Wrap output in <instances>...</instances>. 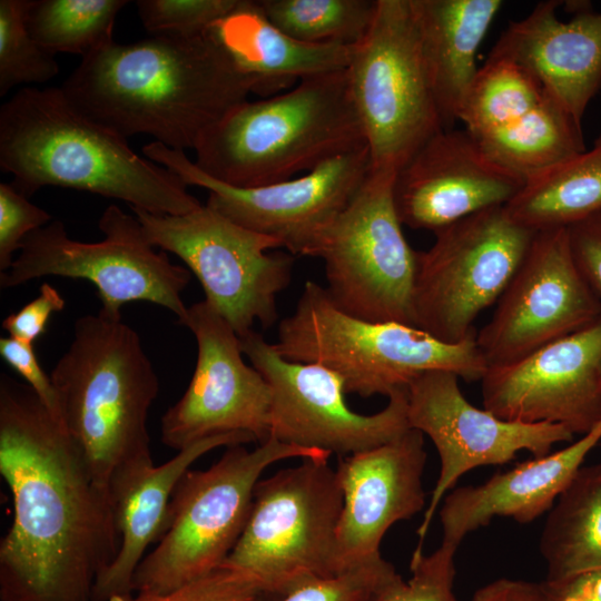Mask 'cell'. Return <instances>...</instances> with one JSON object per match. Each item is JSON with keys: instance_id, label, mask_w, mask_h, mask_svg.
Wrapping results in <instances>:
<instances>
[{"instance_id": "9a60e30c", "label": "cell", "mask_w": 601, "mask_h": 601, "mask_svg": "<svg viewBox=\"0 0 601 601\" xmlns=\"http://www.w3.org/2000/svg\"><path fill=\"white\" fill-rule=\"evenodd\" d=\"M245 354L270 387L269 437L339 456L353 455L402 435L407 421V388L386 406L365 415L345 401L341 376L318 365L285 359L254 329L239 337Z\"/></svg>"}, {"instance_id": "83f0119b", "label": "cell", "mask_w": 601, "mask_h": 601, "mask_svg": "<svg viewBox=\"0 0 601 601\" xmlns=\"http://www.w3.org/2000/svg\"><path fill=\"white\" fill-rule=\"evenodd\" d=\"M505 207L535 231L601 214V131L591 148L528 179Z\"/></svg>"}, {"instance_id": "d6a6232c", "label": "cell", "mask_w": 601, "mask_h": 601, "mask_svg": "<svg viewBox=\"0 0 601 601\" xmlns=\"http://www.w3.org/2000/svg\"><path fill=\"white\" fill-rule=\"evenodd\" d=\"M31 0L0 1V96L18 85L43 83L57 76L56 55L30 35L27 12Z\"/></svg>"}, {"instance_id": "d590c367", "label": "cell", "mask_w": 601, "mask_h": 601, "mask_svg": "<svg viewBox=\"0 0 601 601\" xmlns=\"http://www.w3.org/2000/svg\"><path fill=\"white\" fill-rule=\"evenodd\" d=\"M247 573L221 565L209 574L165 593L118 594L108 601H267Z\"/></svg>"}, {"instance_id": "b9f144b4", "label": "cell", "mask_w": 601, "mask_h": 601, "mask_svg": "<svg viewBox=\"0 0 601 601\" xmlns=\"http://www.w3.org/2000/svg\"><path fill=\"white\" fill-rule=\"evenodd\" d=\"M541 585L545 601H601V568Z\"/></svg>"}, {"instance_id": "4316f807", "label": "cell", "mask_w": 601, "mask_h": 601, "mask_svg": "<svg viewBox=\"0 0 601 601\" xmlns=\"http://www.w3.org/2000/svg\"><path fill=\"white\" fill-rule=\"evenodd\" d=\"M474 137L491 159L524 181L587 149L581 121L546 91L519 119Z\"/></svg>"}, {"instance_id": "5b68a950", "label": "cell", "mask_w": 601, "mask_h": 601, "mask_svg": "<svg viewBox=\"0 0 601 601\" xmlns=\"http://www.w3.org/2000/svg\"><path fill=\"white\" fill-rule=\"evenodd\" d=\"M364 145L344 69L236 105L203 135L194 162L227 185L258 187L303 175Z\"/></svg>"}, {"instance_id": "d4e9b609", "label": "cell", "mask_w": 601, "mask_h": 601, "mask_svg": "<svg viewBox=\"0 0 601 601\" xmlns=\"http://www.w3.org/2000/svg\"><path fill=\"white\" fill-rule=\"evenodd\" d=\"M423 59L444 128L459 120L479 70L476 53L501 0H411Z\"/></svg>"}, {"instance_id": "8d00e7d4", "label": "cell", "mask_w": 601, "mask_h": 601, "mask_svg": "<svg viewBox=\"0 0 601 601\" xmlns=\"http://www.w3.org/2000/svg\"><path fill=\"white\" fill-rule=\"evenodd\" d=\"M396 574L394 566L381 559L335 577L305 581L279 601H373Z\"/></svg>"}, {"instance_id": "7402d4cb", "label": "cell", "mask_w": 601, "mask_h": 601, "mask_svg": "<svg viewBox=\"0 0 601 601\" xmlns=\"http://www.w3.org/2000/svg\"><path fill=\"white\" fill-rule=\"evenodd\" d=\"M560 3L539 2L512 21L487 57L522 66L581 121L601 88V12L583 7L562 21L556 16Z\"/></svg>"}, {"instance_id": "7bdbcfd3", "label": "cell", "mask_w": 601, "mask_h": 601, "mask_svg": "<svg viewBox=\"0 0 601 601\" xmlns=\"http://www.w3.org/2000/svg\"><path fill=\"white\" fill-rule=\"evenodd\" d=\"M470 601H545L541 583L502 578L480 588Z\"/></svg>"}, {"instance_id": "d6986e66", "label": "cell", "mask_w": 601, "mask_h": 601, "mask_svg": "<svg viewBox=\"0 0 601 601\" xmlns=\"http://www.w3.org/2000/svg\"><path fill=\"white\" fill-rule=\"evenodd\" d=\"M483 406L496 416L584 434L601 418V315L509 364L489 367Z\"/></svg>"}, {"instance_id": "5bb4252c", "label": "cell", "mask_w": 601, "mask_h": 601, "mask_svg": "<svg viewBox=\"0 0 601 601\" xmlns=\"http://www.w3.org/2000/svg\"><path fill=\"white\" fill-rule=\"evenodd\" d=\"M144 156L208 191L206 206L253 231L278 239L292 255L311 256L324 231L346 208L371 170L366 145L335 156L297 177L258 187H235L200 170L185 151L151 141Z\"/></svg>"}, {"instance_id": "ba28073f", "label": "cell", "mask_w": 601, "mask_h": 601, "mask_svg": "<svg viewBox=\"0 0 601 601\" xmlns=\"http://www.w3.org/2000/svg\"><path fill=\"white\" fill-rule=\"evenodd\" d=\"M343 492L328 460H303L255 486L244 532L223 563L249 574L267 599H282L332 570Z\"/></svg>"}, {"instance_id": "52a82bcc", "label": "cell", "mask_w": 601, "mask_h": 601, "mask_svg": "<svg viewBox=\"0 0 601 601\" xmlns=\"http://www.w3.org/2000/svg\"><path fill=\"white\" fill-rule=\"evenodd\" d=\"M329 456L268 437L254 450L229 446L206 470L189 469L173 493L157 546L136 569L132 592H169L221 566L244 532L263 472L285 459Z\"/></svg>"}, {"instance_id": "1f68e13d", "label": "cell", "mask_w": 601, "mask_h": 601, "mask_svg": "<svg viewBox=\"0 0 601 601\" xmlns=\"http://www.w3.org/2000/svg\"><path fill=\"white\" fill-rule=\"evenodd\" d=\"M293 38L313 45L355 46L372 24L377 0H256Z\"/></svg>"}, {"instance_id": "60d3db41", "label": "cell", "mask_w": 601, "mask_h": 601, "mask_svg": "<svg viewBox=\"0 0 601 601\" xmlns=\"http://www.w3.org/2000/svg\"><path fill=\"white\" fill-rule=\"evenodd\" d=\"M575 263L601 300V214L568 227Z\"/></svg>"}, {"instance_id": "3957f363", "label": "cell", "mask_w": 601, "mask_h": 601, "mask_svg": "<svg viewBox=\"0 0 601 601\" xmlns=\"http://www.w3.org/2000/svg\"><path fill=\"white\" fill-rule=\"evenodd\" d=\"M0 168L27 197L56 186L158 215H185L201 206L177 175L80 112L61 88L27 86L1 106Z\"/></svg>"}, {"instance_id": "e575fe53", "label": "cell", "mask_w": 601, "mask_h": 601, "mask_svg": "<svg viewBox=\"0 0 601 601\" xmlns=\"http://www.w3.org/2000/svg\"><path fill=\"white\" fill-rule=\"evenodd\" d=\"M242 0H138L144 27L152 35L194 36L208 31Z\"/></svg>"}, {"instance_id": "836d02e7", "label": "cell", "mask_w": 601, "mask_h": 601, "mask_svg": "<svg viewBox=\"0 0 601 601\" xmlns=\"http://www.w3.org/2000/svg\"><path fill=\"white\" fill-rule=\"evenodd\" d=\"M457 548L441 543L431 554L414 550L410 563L411 578L397 573L377 592L373 601H459L454 594Z\"/></svg>"}, {"instance_id": "e0dca14e", "label": "cell", "mask_w": 601, "mask_h": 601, "mask_svg": "<svg viewBox=\"0 0 601 601\" xmlns=\"http://www.w3.org/2000/svg\"><path fill=\"white\" fill-rule=\"evenodd\" d=\"M459 380L452 372L435 370L423 373L407 387L408 425L431 439L441 462L417 529V550L423 548L444 495L463 474L477 466L505 464L521 451L543 456L555 444L572 442L574 435L559 424L509 421L479 408L465 398Z\"/></svg>"}, {"instance_id": "6da1fadb", "label": "cell", "mask_w": 601, "mask_h": 601, "mask_svg": "<svg viewBox=\"0 0 601 601\" xmlns=\"http://www.w3.org/2000/svg\"><path fill=\"white\" fill-rule=\"evenodd\" d=\"M0 474L13 518L0 541V601H92L119 548L108 490L28 384L0 376Z\"/></svg>"}, {"instance_id": "9c48e42d", "label": "cell", "mask_w": 601, "mask_h": 601, "mask_svg": "<svg viewBox=\"0 0 601 601\" xmlns=\"http://www.w3.org/2000/svg\"><path fill=\"white\" fill-rule=\"evenodd\" d=\"M371 168L397 170L444 128L411 0H377L346 68Z\"/></svg>"}, {"instance_id": "f35d334b", "label": "cell", "mask_w": 601, "mask_h": 601, "mask_svg": "<svg viewBox=\"0 0 601 601\" xmlns=\"http://www.w3.org/2000/svg\"><path fill=\"white\" fill-rule=\"evenodd\" d=\"M39 290V295L35 299L2 321V328L10 337L33 344L45 334L51 315L65 308V298L56 287L43 283Z\"/></svg>"}, {"instance_id": "ab89813d", "label": "cell", "mask_w": 601, "mask_h": 601, "mask_svg": "<svg viewBox=\"0 0 601 601\" xmlns=\"http://www.w3.org/2000/svg\"><path fill=\"white\" fill-rule=\"evenodd\" d=\"M0 355L32 388L46 407L58 417V398L56 388L41 367L35 353L33 344L13 337L0 338Z\"/></svg>"}, {"instance_id": "484cf974", "label": "cell", "mask_w": 601, "mask_h": 601, "mask_svg": "<svg viewBox=\"0 0 601 601\" xmlns=\"http://www.w3.org/2000/svg\"><path fill=\"white\" fill-rule=\"evenodd\" d=\"M211 29L236 66L257 81L260 95L346 69L355 47L299 41L269 21L256 0H242Z\"/></svg>"}, {"instance_id": "f546056e", "label": "cell", "mask_w": 601, "mask_h": 601, "mask_svg": "<svg viewBox=\"0 0 601 601\" xmlns=\"http://www.w3.org/2000/svg\"><path fill=\"white\" fill-rule=\"evenodd\" d=\"M126 0H31L27 26L46 50L82 58L112 42L114 26Z\"/></svg>"}, {"instance_id": "74e56055", "label": "cell", "mask_w": 601, "mask_h": 601, "mask_svg": "<svg viewBox=\"0 0 601 601\" xmlns=\"http://www.w3.org/2000/svg\"><path fill=\"white\" fill-rule=\"evenodd\" d=\"M51 215L30 203L12 184H0V272H7L32 231L48 225Z\"/></svg>"}, {"instance_id": "ac0fdd59", "label": "cell", "mask_w": 601, "mask_h": 601, "mask_svg": "<svg viewBox=\"0 0 601 601\" xmlns=\"http://www.w3.org/2000/svg\"><path fill=\"white\" fill-rule=\"evenodd\" d=\"M194 334L197 361L183 396L161 417V442L181 451L204 439L246 433L269 437L272 393L263 375L243 359L239 336L206 300L179 323Z\"/></svg>"}, {"instance_id": "7a4b0ae2", "label": "cell", "mask_w": 601, "mask_h": 601, "mask_svg": "<svg viewBox=\"0 0 601 601\" xmlns=\"http://www.w3.org/2000/svg\"><path fill=\"white\" fill-rule=\"evenodd\" d=\"M60 88L80 112L125 138L144 134L180 151L195 150L214 124L258 93L211 28L112 41L82 58Z\"/></svg>"}, {"instance_id": "30bf717a", "label": "cell", "mask_w": 601, "mask_h": 601, "mask_svg": "<svg viewBox=\"0 0 601 601\" xmlns=\"http://www.w3.org/2000/svg\"><path fill=\"white\" fill-rule=\"evenodd\" d=\"M104 239L83 243L70 238L63 223L51 220L22 242L11 267L0 274L1 288H11L45 276L85 279L96 286L100 313L121 319V307L149 302L169 309L178 323L187 315L181 293L190 270L156 252L136 216L116 204L102 213Z\"/></svg>"}, {"instance_id": "4fadbf2b", "label": "cell", "mask_w": 601, "mask_h": 601, "mask_svg": "<svg viewBox=\"0 0 601 601\" xmlns=\"http://www.w3.org/2000/svg\"><path fill=\"white\" fill-rule=\"evenodd\" d=\"M149 242L178 256L199 280L206 302L239 337L258 322L278 318L277 296L292 280L294 256L268 254L283 247L273 237L247 229L206 205L185 215H158L131 208Z\"/></svg>"}, {"instance_id": "4dcf8cb0", "label": "cell", "mask_w": 601, "mask_h": 601, "mask_svg": "<svg viewBox=\"0 0 601 601\" xmlns=\"http://www.w3.org/2000/svg\"><path fill=\"white\" fill-rule=\"evenodd\" d=\"M541 83L522 66L487 57L463 100L459 120L473 136L501 128L533 109L542 99Z\"/></svg>"}, {"instance_id": "603a6c76", "label": "cell", "mask_w": 601, "mask_h": 601, "mask_svg": "<svg viewBox=\"0 0 601 601\" xmlns=\"http://www.w3.org/2000/svg\"><path fill=\"white\" fill-rule=\"evenodd\" d=\"M252 442L256 440L246 433L215 435L178 451L162 464L147 462L117 473L108 491L119 548L112 562L97 578L92 601L132 593L136 569L147 548L164 533L173 493L195 461L216 447Z\"/></svg>"}, {"instance_id": "cb8c5ba5", "label": "cell", "mask_w": 601, "mask_h": 601, "mask_svg": "<svg viewBox=\"0 0 601 601\" xmlns=\"http://www.w3.org/2000/svg\"><path fill=\"white\" fill-rule=\"evenodd\" d=\"M601 442V418L580 439L555 452L532 457L484 483L450 493L441 508L442 543L459 548L471 532L494 518L530 523L550 511L589 453Z\"/></svg>"}, {"instance_id": "8992f818", "label": "cell", "mask_w": 601, "mask_h": 601, "mask_svg": "<svg viewBox=\"0 0 601 601\" xmlns=\"http://www.w3.org/2000/svg\"><path fill=\"white\" fill-rule=\"evenodd\" d=\"M274 347L287 361L333 371L346 393L362 397H388L428 371H449L466 382L481 381L487 371L476 334L446 344L414 326L361 319L339 309L313 280L279 322Z\"/></svg>"}, {"instance_id": "277c9868", "label": "cell", "mask_w": 601, "mask_h": 601, "mask_svg": "<svg viewBox=\"0 0 601 601\" xmlns=\"http://www.w3.org/2000/svg\"><path fill=\"white\" fill-rule=\"evenodd\" d=\"M50 377L58 418L98 485L152 462L147 420L159 381L134 328L100 312L79 317Z\"/></svg>"}, {"instance_id": "7c38bea8", "label": "cell", "mask_w": 601, "mask_h": 601, "mask_svg": "<svg viewBox=\"0 0 601 601\" xmlns=\"http://www.w3.org/2000/svg\"><path fill=\"white\" fill-rule=\"evenodd\" d=\"M535 230L505 206L487 208L436 230L418 252L413 293L415 327L446 344L476 334L474 321L497 303L525 257Z\"/></svg>"}, {"instance_id": "ffe728a7", "label": "cell", "mask_w": 601, "mask_h": 601, "mask_svg": "<svg viewBox=\"0 0 601 601\" xmlns=\"http://www.w3.org/2000/svg\"><path fill=\"white\" fill-rule=\"evenodd\" d=\"M425 463L424 434L414 428L339 460L343 506L333 549L334 575L383 559L380 546L387 530L425 505Z\"/></svg>"}, {"instance_id": "8fae6325", "label": "cell", "mask_w": 601, "mask_h": 601, "mask_svg": "<svg viewBox=\"0 0 601 601\" xmlns=\"http://www.w3.org/2000/svg\"><path fill=\"white\" fill-rule=\"evenodd\" d=\"M395 176L371 168L353 199L321 236L312 257L323 260L325 288L339 309L370 322L415 327L418 252L402 230Z\"/></svg>"}, {"instance_id": "44dd1931", "label": "cell", "mask_w": 601, "mask_h": 601, "mask_svg": "<svg viewBox=\"0 0 601 601\" xmlns=\"http://www.w3.org/2000/svg\"><path fill=\"white\" fill-rule=\"evenodd\" d=\"M525 181L491 159L466 129H442L397 170L394 200L403 225L435 233L508 205Z\"/></svg>"}, {"instance_id": "2e32d148", "label": "cell", "mask_w": 601, "mask_h": 601, "mask_svg": "<svg viewBox=\"0 0 601 601\" xmlns=\"http://www.w3.org/2000/svg\"><path fill=\"white\" fill-rule=\"evenodd\" d=\"M601 300L580 272L568 228L535 233L520 267L476 334L489 367L514 362L598 319Z\"/></svg>"}, {"instance_id": "f1b7e54d", "label": "cell", "mask_w": 601, "mask_h": 601, "mask_svg": "<svg viewBox=\"0 0 601 601\" xmlns=\"http://www.w3.org/2000/svg\"><path fill=\"white\" fill-rule=\"evenodd\" d=\"M548 575L601 568V463L582 466L549 511L540 539Z\"/></svg>"}]
</instances>
